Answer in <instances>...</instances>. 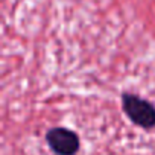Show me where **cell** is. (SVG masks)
Segmentation results:
<instances>
[{"label": "cell", "instance_id": "2", "mask_svg": "<svg viewBox=\"0 0 155 155\" xmlns=\"http://www.w3.org/2000/svg\"><path fill=\"white\" fill-rule=\"evenodd\" d=\"M46 141L56 155H76L81 147V140L74 131L56 126L47 131Z\"/></svg>", "mask_w": 155, "mask_h": 155}, {"label": "cell", "instance_id": "1", "mask_svg": "<svg viewBox=\"0 0 155 155\" xmlns=\"http://www.w3.org/2000/svg\"><path fill=\"white\" fill-rule=\"evenodd\" d=\"M122 108H123V113L128 116V119L134 125L143 129L155 128V105L150 104L149 101L140 97L138 94L123 93Z\"/></svg>", "mask_w": 155, "mask_h": 155}]
</instances>
